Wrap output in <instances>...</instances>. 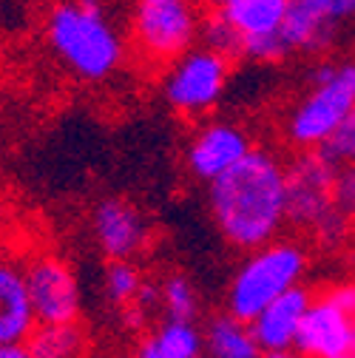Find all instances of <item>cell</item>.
<instances>
[{
  "label": "cell",
  "mask_w": 355,
  "mask_h": 358,
  "mask_svg": "<svg viewBox=\"0 0 355 358\" xmlns=\"http://www.w3.org/2000/svg\"><path fill=\"white\" fill-rule=\"evenodd\" d=\"M154 347L162 358H199L205 355V336L202 327L194 322H168L162 319L151 336Z\"/></svg>",
  "instance_id": "d6986e66"
},
{
  "label": "cell",
  "mask_w": 355,
  "mask_h": 358,
  "mask_svg": "<svg viewBox=\"0 0 355 358\" xmlns=\"http://www.w3.org/2000/svg\"><path fill=\"white\" fill-rule=\"evenodd\" d=\"M335 173L338 165L324 151H301L287 159V225L310 236L335 210Z\"/></svg>",
  "instance_id": "52a82bcc"
},
{
  "label": "cell",
  "mask_w": 355,
  "mask_h": 358,
  "mask_svg": "<svg viewBox=\"0 0 355 358\" xmlns=\"http://www.w3.org/2000/svg\"><path fill=\"white\" fill-rule=\"evenodd\" d=\"M208 208L219 236L242 253L282 239L287 228V159L256 145L236 168L208 185Z\"/></svg>",
  "instance_id": "6da1fadb"
},
{
  "label": "cell",
  "mask_w": 355,
  "mask_h": 358,
  "mask_svg": "<svg viewBox=\"0 0 355 358\" xmlns=\"http://www.w3.org/2000/svg\"><path fill=\"white\" fill-rule=\"evenodd\" d=\"M145 282L148 279L143 276L137 262H108V267H106V293L117 310L137 304Z\"/></svg>",
  "instance_id": "ffe728a7"
},
{
  "label": "cell",
  "mask_w": 355,
  "mask_h": 358,
  "mask_svg": "<svg viewBox=\"0 0 355 358\" xmlns=\"http://www.w3.org/2000/svg\"><path fill=\"white\" fill-rule=\"evenodd\" d=\"M43 40L55 60L80 83L100 85L128 63V37L106 0H57L43 15Z\"/></svg>",
  "instance_id": "7a4b0ae2"
},
{
  "label": "cell",
  "mask_w": 355,
  "mask_h": 358,
  "mask_svg": "<svg viewBox=\"0 0 355 358\" xmlns=\"http://www.w3.org/2000/svg\"><path fill=\"white\" fill-rule=\"evenodd\" d=\"M296 352L304 358H347L355 352V324L324 287L316 290L304 316Z\"/></svg>",
  "instance_id": "8fae6325"
},
{
  "label": "cell",
  "mask_w": 355,
  "mask_h": 358,
  "mask_svg": "<svg viewBox=\"0 0 355 358\" xmlns=\"http://www.w3.org/2000/svg\"><path fill=\"white\" fill-rule=\"evenodd\" d=\"M231 66L233 63L228 57H222L219 52L199 43L196 49H191L162 71L159 80L162 100L173 114L185 120H202L225 97Z\"/></svg>",
  "instance_id": "8992f818"
},
{
  "label": "cell",
  "mask_w": 355,
  "mask_h": 358,
  "mask_svg": "<svg viewBox=\"0 0 355 358\" xmlns=\"http://www.w3.org/2000/svg\"><path fill=\"white\" fill-rule=\"evenodd\" d=\"M34 3H57V0H34Z\"/></svg>",
  "instance_id": "4dcf8cb0"
},
{
  "label": "cell",
  "mask_w": 355,
  "mask_h": 358,
  "mask_svg": "<svg viewBox=\"0 0 355 358\" xmlns=\"http://www.w3.org/2000/svg\"><path fill=\"white\" fill-rule=\"evenodd\" d=\"M290 3L293 0H233L225 9H219V15L231 23L245 49L247 43L279 37Z\"/></svg>",
  "instance_id": "9a60e30c"
},
{
  "label": "cell",
  "mask_w": 355,
  "mask_h": 358,
  "mask_svg": "<svg viewBox=\"0 0 355 358\" xmlns=\"http://www.w3.org/2000/svg\"><path fill=\"white\" fill-rule=\"evenodd\" d=\"M205 6L199 0H134L128 49L148 71H165L202 43Z\"/></svg>",
  "instance_id": "5b68a950"
},
{
  "label": "cell",
  "mask_w": 355,
  "mask_h": 358,
  "mask_svg": "<svg viewBox=\"0 0 355 358\" xmlns=\"http://www.w3.org/2000/svg\"><path fill=\"white\" fill-rule=\"evenodd\" d=\"M352 234H355V225L349 219H344L338 210H333L321 225L310 234V239H313L316 248L321 250H344L349 242H352Z\"/></svg>",
  "instance_id": "7402d4cb"
},
{
  "label": "cell",
  "mask_w": 355,
  "mask_h": 358,
  "mask_svg": "<svg viewBox=\"0 0 355 358\" xmlns=\"http://www.w3.org/2000/svg\"><path fill=\"white\" fill-rule=\"evenodd\" d=\"M324 154L338 168H355V111L347 117V122L338 128V134L327 143Z\"/></svg>",
  "instance_id": "603a6c76"
},
{
  "label": "cell",
  "mask_w": 355,
  "mask_h": 358,
  "mask_svg": "<svg viewBox=\"0 0 355 358\" xmlns=\"http://www.w3.org/2000/svg\"><path fill=\"white\" fill-rule=\"evenodd\" d=\"M333 205L335 210L355 225V168H338L335 188H333Z\"/></svg>",
  "instance_id": "cb8c5ba5"
},
{
  "label": "cell",
  "mask_w": 355,
  "mask_h": 358,
  "mask_svg": "<svg viewBox=\"0 0 355 358\" xmlns=\"http://www.w3.org/2000/svg\"><path fill=\"white\" fill-rule=\"evenodd\" d=\"M199 3H202L208 12H219V9H225L228 3H233V0H199Z\"/></svg>",
  "instance_id": "f1b7e54d"
},
{
  "label": "cell",
  "mask_w": 355,
  "mask_h": 358,
  "mask_svg": "<svg viewBox=\"0 0 355 358\" xmlns=\"http://www.w3.org/2000/svg\"><path fill=\"white\" fill-rule=\"evenodd\" d=\"M37 316L26 287V267L0 253V347H17L31 338Z\"/></svg>",
  "instance_id": "4fadbf2b"
},
{
  "label": "cell",
  "mask_w": 355,
  "mask_h": 358,
  "mask_svg": "<svg viewBox=\"0 0 355 358\" xmlns=\"http://www.w3.org/2000/svg\"><path fill=\"white\" fill-rule=\"evenodd\" d=\"M92 234L108 262H134L148 250L154 228L140 205L125 196H103L92 208Z\"/></svg>",
  "instance_id": "30bf717a"
},
{
  "label": "cell",
  "mask_w": 355,
  "mask_h": 358,
  "mask_svg": "<svg viewBox=\"0 0 355 358\" xmlns=\"http://www.w3.org/2000/svg\"><path fill=\"white\" fill-rule=\"evenodd\" d=\"M250 131L228 120H205L199 122L185 143V168L199 182H216L231 168H236L253 151Z\"/></svg>",
  "instance_id": "9c48e42d"
},
{
  "label": "cell",
  "mask_w": 355,
  "mask_h": 358,
  "mask_svg": "<svg viewBox=\"0 0 355 358\" xmlns=\"http://www.w3.org/2000/svg\"><path fill=\"white\" fill-rule=\"evenodd\" d=\"M205 336V355L208 358H261V350L256 344L253 327L228 310L213 313L202 327Z\"/></svg>",
  "instance_id": "2e32d148"
},
{
  "label": "cell",
  "mask_w": 355,
  "mask_h": 358,
  "mask_svg": "<svg viewBox=\"0 0 355 358\" xmlns=\"http://www.w3.org/2000/svg\"><path fill=\"white\" fill-rule=\"evenodd\" d=\"M313 296H316V290L301 285V287L284 293L282 299H276L270 307H264L250 322L256 344L261 350V358L296 352L298 333H301V324H304L310 304H313Z\"/></svg>",
  "instance_id": "7c38bea8"
},
{
  "label": "cell",
  "mask_w": 355,
  "mask_h": 358,
  "mask_svg": "<svg viewBox=\"0 0 355 358\" xmlns=\"http://www.w3.org/2000/svg\"><path fill=\"white\" fill-rule=\"evenodd\" d=\"M313 3L338 26L355 17V0H313Z\"/></svg>",
  "instance_id": "d4e9b609"
},
{
  "label": "cell",
  "mask_w": 355,
  "mask_h": 358,
  "mask_svg": "<svg viewBox=\"0 0 355 358\" xmlns=\"http://www.w3.org/2000/svg\"><path fill=\"white\" fill-rule=\"evenodd\" d=\"M159 313L168 322H194V324H199L202 296H199L191 276L168 273L159 282Z\"/></svg>",
  "instance_id": "ac0fdd59"
},
{
  "label": "cell",
  "mask_w": 355,
  "mask_h": 358,
  "mask_svg": "<svg viewBox=\"0 0 355 358\" xmlns=\"http://www.w3.org/2000/svg\"><path fill=\"white\" fill-rule=\"evenodd\" d=\"M338 31L341 26L330 20L313 0H293L279 34L287 55H324L335 46Z\"/></svg>",
  "instance_id": "5bb4252c"
},
{
  "label": "cell",
  "mask_w": 355,
  "mask_h": 358,
  "mask_svg": "<svg viewBox=\"0 0 355 358\" xmlns=\"http://www.w3.org/2000/svg\"><path fill=\"white\" fill-rule=\"evenodd\" d=\"M134 358H162V352H159V350L154 347V341L148 338V341H143V344H140V350H137V355H134Z\"/></svg>",
  "instance_id": "83f0119b"
},
{
  "label": "cell",
  "mask_w": 355,
  "mask_h": 358,
  "mask_svg": "<svg viewBox=\"0 0 355 358\" xmlns=\"http://www.w3.org/2000/svg\"><path fill=\"white\" fill-rule=\"evenodd\" d=\"M88 333L80 322L71 324H37L31 338L26 341L34 358H85Z\"/></svg>",
  "instance_id": "e0dca14e"
},
{
  "label": "cell",
  "mask_w": 355,
  "mask_h": 358,
  "mask_svg": "<svg viewBox=\"0 0 355 358\" xmlns=\"http://www.w3.org/2000/svg\"><path fill=\"white\" fill-rule=\"evenodd\" d=\"M355 111V57H321L310 66L304 92L282 117V140L296 151H324Z\"/></svg>",
  "instance_id": "3957f363"
},
{
  "label": "cell",
  "mask_w": 355,
  "mask_h": 358,
  "mask_svg": "<svg viewBox=\"0 0 355 358\" xmlns=\"http://www.w3.org/2000/svg\"><path fill=\"white\" fill-rule=\"evenodd\" d=\"M0 358H34L29 352L26 344H17V347H0Z\"/></svg>",
  "instance_id": "4316f807"
},
{
  "label": "cell",
  "mask_w": 355,
  "mask_h": 358,
  "mask_svg": "<svg viewBox=\"0 0 355 358\" xmlns=\"http://www.w3.org/2000/svg\"><path fill=\"white\" fill-rule=\"evenodd\" d=\"M202 46L219 52L222 57H228L231 63H233V60H242V40H239V34L231 29V23L222 17L219 12H208V15H205Z\"/></svg>",
  "instance_id": "44dd1931"
},
{
  "label": "cell",
  "mask_w": 355,
  "mask_h": 358,
  "mask_svg": "<svg viewBox=\"0 0 355 358\" xmlns=\"http://www.w3.org/2000/svg\"><path fill=\"white\" fill-rule=\"evenodd\" d=\"M310 273V245L282 236L247 253L228 282L225 310L242 322H253L264 307L304 285Z\"/></svg>",
  "instance_id": "277c9868"
},
{
  "label": "cell",
  "mask_w": 355,
  "mask_h": 358,
  "mask_svg": "<svg viewBox=\"0 0 355 358\" xmlns=\"http://www.w3.org/2000/svg\"><path fill=\"white\" fill-rule=\"evenodd\" d=\"M119 316H122L125 327H128V330H134V333H140V330L148 324V313H145V310H140L137 304H131V307L119 310Z\"/></svg>",
  "instance_id": "484cf974"
},
{
  "label": "cell",
  "mask_w": 355,
  "mask_h": 358,
  "mask_svg": "<svg viewBox=\"0 0 355 358\" xmlns=\"http://www.w3.org/2000/svg\"><path fill=\"white\" fill-rule=\"evenodd\" d=\"M199 358H208V355H199Z\"/></svg>",
  "instance_id": "1f68e13d"
},
{
  "label": "cell",
  "mask_w": 355,
  "mask_h": 358,
  "mask_svg": "<svg viewBox=\"0 0 355 358\" xmlns=\"http://www.w3.org/2000/svg\"><path fill=\"white\" fill-rule=\"evenodd\" d=\"M26 287L37 324H71L80 322L82 293L74 267L52 250H40L23 262Z\"/></svg>",
  "instance_id": "ba28073f"
},
{
  "label": "cell",
  "mask_w": 355,
  "mask_h": 358,
  "mask_svg": "<svg viewBox=\"0 0 355 358\" xmlns=\"http://www.w3.org/2000/svg\"><path fill=\"white\" fill-rule=\"evenodd\" d=\"M273 358H304V355H298V352H287V355H273Z\"/></svg>",
  "instance_id": "f546056e"
}]
</instances>
